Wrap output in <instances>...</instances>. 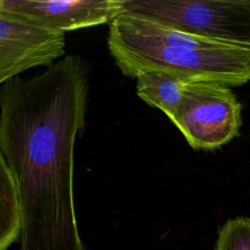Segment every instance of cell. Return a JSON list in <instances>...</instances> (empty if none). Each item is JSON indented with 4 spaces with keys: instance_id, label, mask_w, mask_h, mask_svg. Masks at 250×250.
Instances as JSON below:
<instances>
[{
    "instance_id": "obj_5",
    "label": "cell",
    "mask_w": 250,
    "mask_h": 250,
    "mask_svg": "<svg viewBox=\"0 0 250 250\" xmlns=\"http://www.w3.org/2000/svg\"><path fill=\"white\" fill-rule=\"evenodd\" d=\"M64 32L0 10V83L35 66H51L64 55Z\"/></svg>"
},
{
    "instance_id": "obj_9",
    "label": "cell",
    "mask_w": 250,
    "mask_h": 250,
    "mask_svg": "<svg viewBox=\"0 0 250 250\" xmlns=\"http://www.w3.org/2000/svg\"><path fill=\"white\" fill-rule=\"evenodd\" d=\"M215 250H250V218L237 216L218 230Z\"/></svg>"
},
{
    "instance_id": "obj_4",
    "label": "cell",
    "mask_w": 250,
    "mask_h": 250,
    "mask_svg": "<svg viewBox=\"0 0 250 250\" xmlns=\"http://www.w3.org/2000/svg\"><path fill=\"white\" fill-rule=\"evenodd\" d=\"M170 120L193 149L211 150L239 135L241 104L226 85L190 82L184 102Z\"/></svg>"
},
{
    "instance_id": "obj_8",
    "label": "cell",
    "mask_w": 250,
    "mask_h": 250,
    "mask_svg": "<svg viewBox=\"0 0 250 250\" xmlns=\"http://www.w3.org/2000/svg\"><path fill=\"white\" fill-rule=\"evenodd\" d=\"M21 205L14 176L0 156V250L8 248L21 236Z\"/></svg>"
},
{
    "instance_id": "obj_7",
    "label": "cell",
    "mask_w": 250,
    "mask_h": 250,
    "mask_svg": "<svg viewBox=\"0 0 250 250\" xmlns=\"http://www.w3.org/2000/svg\"><path fill=\"white\" fill-rule=\"evenodd\" d=\"M136 92L140 99L161 110L171 119L185 99L188 83L164 70H147L136 77Z\"/></svg>"
},
{
    "instance_id": "obj_2",
    "label": "cell",
    "mask_w": 250,
    "mask_h": 250,
    "mask_svg": "<svg viewBox=\"0 0 250 250\" xmlns=\"http://www.w3.org/2000/svg\"><path fill=\"white\" fill-rule=\"evenodd\" d=\"M107 47L120 71L130 78L164 70L188 82L235 87L250 81L249 51L131 12L109 23Z\"/></svg>"
},
{
    "instance_id": "obj_6",
    "label": "cell",
    "mask_w": 250,
    "mask_h": 250,
    "mask_svg": "<svg viewBox=\"0 0 250 250\" xmlns=\"http://www.w3.org/2000/svg\"><path fill=\"white\" fill-rule=\"evenodd\" d=\"M0 10L66 32L111 23L125 12L124 0H0Z\"/></svg>"
},
{
    "instance_id": "obj_3",
    "label": "cell",
    "mask_w": 250,
    "mask_h": 250,
    "mask_svg": "<svg viewBox=\"0 0 250 250\" xmlns=\"http://www.w3.org/2000/svg\"><path fill=\"white\" fill-rule=\"evenodd\" d=\"M125 9L250 52V1L126 0Z\"/></svg>"
},
{
    "instance_id": "obj_1",
    "label": "cell",
    "mask_w": 250,
    "mask_h": 250,
    "mask_svg": "<svg viewBox=\"0 0 250 250\" xmlns=\"http://www.w3.org/2000/svg\"><path fill=\"white\" fill-rule=\"evenodd\" d=\"M89 71L67 55L0 87V156L21 205L20 250H85L73 197L74 146L85 127Z\"/></svg>"
}]
</instances>
